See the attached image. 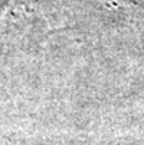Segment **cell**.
<instances>
[{"label":"cell","mask_w":144,"mask_h":145,"mask_svg":"<svg viewBox=\"0 0 144 145\" xmlns=\"http://www.w3.org/2000/svg\"><path fill=\"white\" fill-rule=\"evenodd\" d=\"M49 25L40 0H9L0 12V53L21 46L36 31L44 34Z\"/></svg>","instance_id":"1"}]
</instances>
